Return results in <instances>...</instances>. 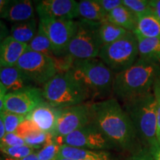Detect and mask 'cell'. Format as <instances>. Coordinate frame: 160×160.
I'll return each instance as SVG.
<instances>
[{
	"label": "cell",
	"instance_id": "cell-1",
	"mask_svg": "<svg viewBox=\"0 0 160 160\" xmlns=\"http://www.w3.org/2000/svg\"><path fill=\"white\" fill-rule=\"evenodd\" d=\"M116 148L133 153L143 147L134 126L116 98L91 103V122Z\"/></svg>",
	"mask_w": 160,
	"mask_h": 160
},
{
	"label": "cell",
	"instance_id": "cell-2",
	"mask_svg": "<svg viewBox=\"0 0 160 160\" xmlns=\"http://www.w3.org/2000/svg\"><path fill=\"white\" fill-rule=\"evenodd\" d=\"M160 77V64L138 58L131 67L115 74L113 94L122 102L153 91Z\"/></svg>",
	"mask_w": 160,
	"mask_h": 160
},
{
	"label": "cell",
	"instance_id": "cell-3",
	"mask_svg": "<svg viewBox=\"0 0 160 160\" xmlns=\"http://www.w3.org/2000/svg\"><path fill=\"white\" fill-rule=\"evenodd\" d=\"M69 71L85 88L91 99H105L113 93L115 73L98 57L74 59Z\"/></svg>",
	"mask_w": 160,
	"mask_h": 160
},
{
	"label": "cell",
	"instance_id": "cell-4",
	"mask_svg": "<svg viewBox=\"0 0 160 160\" xmlns=\"http://www.w3.org/2000/svg\"><path fill=\"white\" fill-rule=\"evenodd\" d=\"M122 103L142 145L149 149L157 146V109L153 91Z\"/></svg>",
	"mask_w": 160,
	"mask_h": 160
},
{
	"label": "cell",
	"instance_id": "cell-5",
	"mask_svg": "<svg viewBox=\"0 0 160 160\" xmlns=\"http://www.w3.org/2000/svg\"><path fill=\"white\" fill-rule=\"evenodd\" d=\"M46 102L57 109L87 102L90 96L85 88L68 71L57 73L42 88Z\"/></svg>",
	"mask_w": 160,
	"mask_h": 160
},
{
	"label": "cell",
	"instance_id": "cell-6",
	"mask_svg": "<svg viewBox=\"0 0 160 160\" xmlns=\"http://www.w3.org/2000/svg\"><path fill=\"white\" fill-rule=\"evenodd\" d=\"M98 58L115 74L125 71L139 58L137 36L133 32L128 31L117 41L103 45Z\"/></svg>",
	"mask_w": 160,
	"mask_h": 160
},
{
	"label": "cell",
	"instance_id": "cell-7",
	"mask_svg": "<svg viewBox=\"0 0 160 160\" xmlns=\"http://www.w3.org/2000/svg\"><path fill=\"white\" fill-rule=\"evenodd\" d=\"M101 23L78 20L77 31L69 43L66 54L74 59H93L99 57L102 47L99 37Z\"/></svg>",
	"mask_w": 160,
	"mask_h": 160
},
{
	"label": "cell",
	"instance_id": "cell-8",
	"mask_svg": "<svg viewBox=\"0 0 160 160\" xmlns=\"http://www.w3.org/2000/svg\"><path fill=\"white\" fill-rule=\"evenodd\" d=\"M17 67L38 85H44L58 73L54 58L28 50L20 58Z\"/></svg>",
	"mask_w": 160,
	"mask_h": 160
},
{
	"label": "cell",
	"instance_id": "cell-9",
	"mask_svg": "<svg viewBox=\"0 0 160 160\" xmlns=\"http://www.w3.org/2000/svg\"><path fill=\"white\" fill-rule=\"evenodd\" d=\"M60 145L92 151H108L116 146L91 122L64 137H54Z\"/></svg>",
	"mask_w": 160,
	"mask_h": 160
},
{
	"label": "cell",
	"instance_id": "cell-10",
	"mask_svg": "<svg viewBox=\"0 0 160 160\" xmlns=\"http://www.w3.org/2000/svg\"><path fill=\"white\" fill-rule=\"evenodd\" d=\"M39 24L48 37L54 57L66 54L68 47L77 28V21L40 18Z\"/></svg>",
	"mask_w": 160,
	"mask_h": 160
},
{
	"label": "cell",
	"instance_id": "cell-11",
	"mask_svg": "<svg viewBox=\"0 0 160 160\" xmlns=\"http://www.w3.org/2000/svg\"><path fill=\"white\" fill-rule=\"evenodd\" d=\"M91 122V103L85 102L59 109L54 137H64Z\"/></svg>",
	"mask_w": 160,
	"mask_h": 160
},
{
	"label": "cell",
	"instance_id": "cell-12",
	"mask_svg": "<svg viewBox=\"0 0 160 160\" xmlns=\"http://www.w3.org/2000/svg\"><path fill=\"white\" fill-rule=\"evenodd\" d=\"M44 101L42 88L31 86L8 93L5 99L4 110L26 117Z\"/></svg>",
	"mask_w": 160,
	"mask_h": 160
},
{
	"label": "cell",
	"instance_id": "cell-13",
	"mask_svg": "<svg viewBox=\"0 0 160 160\" xmlns=\"http://www.w3.org/2000/svg\"><path fill=\"white\" fill-rule=\"evenodd\" d=\"M34 3L39 19L73 20L79 17V2L74 0H41Z\"/></svg>",
	"mask_w": 160,
	"mask_h": 160
},
{
	"label": "cell",
	"instance_id": "cell-14",
	"mask_svg": "<svg viewBox=\"0 0 160 160\" xmlns=\"http://www.w3.org/2000/svg\"><path fill=\"white\" fill-rule=\"evenodd\" d=\"M58 117L59 109L44 101L30 112L26 119L33 122L41 131L52 134L57 126Z\"/></svg>",
	"mask_w": 160,
	"mask_h": 160
},
{
	"label": "cell",
	"instance_id": "cell-15",
	"mask_svg": "<svg viewBox=\"0 0 160 160\" xmlns=\"http://www.w3.org/2000/svg\"><path fill=\"white\" fill-rule=\"evenodd\" d=\"M27 49V44L19 42L9 36L0 44V65L2 67L17 66Z\"/></svg>",
	"mask_w": 160,
	"mask_h": 160
},
{
	"label": "cell",
	"instance_id": "cell-16",
	"mask_svg": "<svg viewBox=\"0 0 160 160\" xmlns=\"http://www.w3.org/2000/svg\"><path fill=\"white\" fill-rule=\"evenodd\" d=\"M0 82L5 86L8 93L19 91L34 85L17 66L2 67Z\"/></svg>",
	"mask_w": 160,
	"mask_h": 160
},
{
	"label": "cell",
	"instance_id": "cell-17",
	"mask_svg": "<svg viewBox=\"0 0 160 160\" xmlns=\"http://www.w3.org/2000/svg\"><path fill=\"white\" fill-rule=\"evenodd\" d=\"M57 157L72 160H114L111 153L108 151H92L66 145L60 146Z\"/></svg>",
	"mask_w": 160,
	"mask_h": 160
},
{
	"label": "cell",
	"instance_id": "cell-18",
	"mask_svg": "<svg viewBox=\"0 0 160 160\" xmlns=\"http://www.w3.org/2000/svg\"><path fill=\"white\" fill-rule=\"evenodd\" d=\"M31 0L11 1L4 19L16 24L35 18V8Z\"/></svg>",
	"mask_w": 160,
	"mask_h": 160
},
{
	"label": "cell",
	"instance_id": "cell-19",
	"mask_svg": "<svg viewBox=\"0 0 160 160\" xmlns=\"http://www.w3.org/2000/svg\"><path fill=\"white\" fill-rule=\"evenodd\" d=\"M107 21L122 28L128 31L135 32L137 27L138 18L122 4L108 13Z\"/></svg>",
	"mask_w": 160,
	"mask_h": 160
},
{
	"label": "cell",
	"instance_id": "cell-20",
	"mask_svg": "<svg viewBox=\"0 0 160 160\" xmlns=\"http://www.w3.org/2000/svg\"><path fill=\"white\" fill-rule=\"evenodd\" d=\"M134 33L138 41L139 58L160 64V39L146 38Z\"/></svg>",
	"mask_w": 160,
	"mask_h": 160
},
{
	"label": "cell",
	"instance_id": "cell-21",
	"mask_svg": "<svg viewBox=\"0 0 160 160\" xmlns=\"http://www.w3.org/2000/svg\"><path fill=\"white\" fill-rule=\"evenodd\" d=\"M108 13L104 11L98 0H82L79 2V17L82 19L95 22L107 20Z\"/></svg>",
	"mask_w": 160,
	"mask_h": 160
},
{
	"label": "cell",
	"instance_id": "cell-22",
	"mask_svg": "<svg viewBox=\"0 0 160 160\" xmlns=\"http://www.w3.org/2000/svg\"><path fill=\"white\" fill-rule=\"evenodd\" d=\"M38 26L39 24H37L36 17L28 21L13 24L10 36L19 42L28 45L37 34Z\"/></svg>",
	"mask_w": 160,
	"mask_h": 160
},
{
	"label": "cell",
	"instance_id": "cell-23",
	"mask_svg": "<svg viewBox=\"0 0 160 160\" xmlns=\"http://www.w3.org/2000/svg\"><path fill=\"white\" fill-rule=\"evenodd\" d=\"M137 18V30L133 33L143 37L160 39V20L153 13Z\"/></svg>",
	"mask_w": 160,
	"mask_h": 160
},
{
	"label": "cell",
	"instance_id": "cell-24",
	"mask_svg": "<svg viewBox=\"0 0 160 160\" xmlns=\"http://www.w3.org/2000/svg\"><path fill=\"white\" fill-rule=\"evenodd\" d=\"M27 50L54 57V53H53V47H52L51 41L39 24L38 26L37 34L28 44Z\"/></svg>",
	"mask_w": 160,
	"mask_h": 160
},
{
	"label": "cell",
	"instance_id": "cell-25",
	"mask_svg": "<svg viewBox=\"0 0 160 160\" xmlns=\"http://www.w3.org/2000/svg\"><path fill=\"white\" fill-rule=\"evenodd\" d=\"M128 32V31L125 29L109 22L107 20L102 22L99 28V37L102 46L117 41L124 37Z\"/></svg>",
	"mask_w": 160,
	"mask_h": 160
},
{
	"label": "cell",
	"instance_id": "cell-26",
	"mask_svg": "<svg viewBox=\"0 0 160 160\" xmlns=\"http://www.w3.org/2000/svg\"><path fill=\"white\" fill-rule=\"evenodd\" d=\"M0 117L5 125L6 133H15L19 125L26 118L25 116L17 114L5 110L0 111Z\"/></svg>",
	"mask_w": 160,
	"mask_h": 160
},
{
	"label": "cell",
	"instance_id": "cell-27",
	"mask_svg": "<svg viewBox=\"0 0 160 160\" xmlns=\"http://www.w3.org/2000/svg\"><path fill=\"white\" fill-rule=\"evenodd\" d=\"M60 146L51 134L45 145L37 152V157L39 160H56L59 154Z\"/></svg>",
	"mask_w": 160,
	"mask_h": 160
},
{
	"label": "cell",
	"instance_id": "cell-28",
	"mask_svg": "<svg viewBox=\"0 0 160 160\" xmlns=\"http://www.w3.org/2000/svg\"><path fill=\"white\" fill-rule=\"evenodd\" d=\"M122 4L137 17L152 13L150 0H122Z\"/></svg>",
	"mask_w": 160,
	"mask_h": 160
},
{
	"label": "cell",
	"instance_id": "cell-29",
	"mask_svg": "<svg viewBox=\"0 0 160 160\" xmlns=\"http://www.w3.org/2000/svg\"><path fill=\"white\" fill-rule=\"evenodd\" d=\"M33 148L28 145L19 147H1L0 151L7 156L8 158L13 159H19L35 153Z\"/></svg>",
	"mask_w": 160,
	"mask_h": 160
},
{
	"label": "cell",
	"instance_id": "cell-30",
	"mask_svg": "<svg viewBox=\"0 0 160 160\" xmlns=\"http://www.w3.org/2000/svg\"><path fill=\"white\" fill-rule=\"evenodd\" d=\"M51 136V133L39 131L28 136L25 138L24 140H25L26 145L29 146L34 150L41 149L48 142Z\"/></svg>",
	"mask_w": 160,
	"mask_h": 160
},
{
	"label": "cell",
	"instance_id": "cell-31",
	"mask_svg": "<svg viewBox=\"0 0 160 160\" xmlns=\"http://www.w3.org/2000/svg\"><path fill=\"white\" fill-rule=\"evenodd\" d=\"M39 131H41L38 128V126L33 122H32L31 120L25 118V119L17 128L15 133H17L19 137H22L24 139L25 138L28 137V136Z\"/></svg>",
	"mask_w": 160,
	"mask_h": 160
},
{
	"label": "cell",
	"instance_id": "cell-32",
	"mask_svg": "<svg viewBox=\"0 0 160 160\" xmlns=\"http://www.w3.org/2000/svg\"><path fill=\"white\" fill-rule=\"evenodd\" d=\"M153 93L155 97L156 109L157 118V142L160 146V77L158 78L153 88Z\"/></svg>",
	"mask_w": 160,
	"mask_h": 160
},
{
	"label": "cell",
	"instance_id": "cell-33",
	"mask_svg": "<svg viewBox=\"0 0 160 160\" xmlns=\"http://www.w3.org/2000/svg\"><path fill=\"white\" fill-rule=\"evenodd\" d=\"M26 145L25 140L15 133H6L0 144L1 147H19Z\"/></svg>",
	"mask_w": 160,
	"mask_h": 160
},
{
	"label": "cell",
	"instance_id": "cell-34",
	"mask_svg": "<svg viewBox=\"0 0 160 160\" xmlns=\"http://www.w3.org/2000/svg\"><path fill=\"white\" fill-rule=\"evenodd\" d=\"M127 160H154L148 148L142 147L139 151L131 153Z\"/></svg>",
	"mask_w": 160,
	"mask_h": 160
},
{
	"label": "cell",
	"instance_id": "cell-35",
	"mask_svg": "<svg viewBox=\"0 0 160 160\" xmlns=\"http://www.w3.org/2000/svg\"><path fill=\"white\" fill-rule=\"evenodd\" d=\"M98 2L102 6L104 11L108 13L122 5V0H98Z\"/></svg>",
	"mask_w": 160,
	"mask_h": 160
},
{
	"label": "cell",
	"instance_id": "cell-36",
	"mask_svg": "<svg viewBox=\"0 0 160 160\" xmlns=\"http://www.w3.org/2000/svg\"><path fill=\"white\" fill-rule=\"evenodd\" d=\"M150 5L153 14L160 20V0H150Z\"/></svg>",
	"mask_w": 160,
	"mask_h": 160
},
{
	"label": "cell",
	"instance_id": "cell-37",
	"mask_svg": "<svg viewBox=\"0 0 160 160\" xmlns=\"http://www.w3.org/2000/svg\"><path fill=\"white\" fill-rule=\"evenodd\" d=\"M10 36V31L7 25L0 19V44Z\"/></svg>",
	"mask_w": 160,
	"mask_h": 160
},
{
	"label": "cell",
	"instance_id": "cell-38",
	"mask_svg": "<svg viewBox=\"0 0 160 160\" xmlns=\"http://www.w3.org/2000/svg\"><path fill=\"white\" fill-rule=\"evenodd\" d=\"M8 91L5 86L0 82V111L4 110V104H5V99L7 95Z\"/></svg>",
	"mask_w": 160,
	"mask_h": 160
},
{
	"label": "cell",
	"instance_id": "cell-39",
	"mask_svg": "<svg viewBox=\"0 0 160 160\" xmlns=\"http://www.w3.org/2000/svg\"><path fill=\"white\" fill-rule=\"evenodd\" d=\"M10 2L9 0H0V19H4Z\"/></svg>",
	"mask_w": 160,
	"mask_h": 160
},
{
	"label": "cell",
	"instance_id": "cell-40",
	"mask_svg": "<svg viewBox=\"0 0 160 160\" xmlns=\"http://www.w3.org/2000/svg\"><path fill=\"white\" fill-rule=\"evenodd\" d=\"M154 160H160V146L158 145L153 148L150 149Z\"/></svg>",
	"mask_w": 160,
	"mask_h": 160
},
{
	"label": "cell",
	"instance_id": "cell-41",
	"mask_svg": "<svg viewBox=\"0 0 160 160\" xmlns=\"http://www.w3.org/2000/svg\"><path fill=\"white\" fill-rule=\"evenodd\" d=\"M5 134H6V131L5 128V125H4L2 119L1 117H0V144H1L2 140Z\"/></svg>",
	"mask_w": 160,
	"mask_h": 160
},
{
	"label": "cell",
	"instance_id": "cell-42",
	"mask_svg": "<svg viewBox=\"0 0 160 160\" xmlns=\"http://www.w3.org/2000/svg\"><path fill=\"white\" fill-rule=\"evenodd\" d=\"M6 160H39V158L37 157V152H35V153H32V154L28 156V157H26L25 158H22V159H9V158H8Z\"/></svg>",
	"mask_w": 160,
	"mask_h": 160
},
{
	"label": "cell",
	"instance_id": "cell-43",
	"mask_svg": "<svg viewBox=\"0 0 160 160\" xmlns=\"http://www.w3.org/2000/svg\"><path fill=\"white\" fill-rule=\"evenodd\" d=\"M56 160H72L70 159H65V158H62V157H57Z\"/></svg>",
	"mask_w": 160,
	"mask_h": 160
},
{
	"label": "cell",
	"instance_id": "cell-44",
	"mask_svg": "<svg viewBox=\"0 0 160 160\" xmlns=\"http://www.w3.org/2000/svg\"><path fill=\"white\" fill-rule=\"evenodd\" d=\"M1 68H2V66H1V65H0V70H1Z\"/></svg>",
	"mask_w": 160,
	"mask_h": 160
}]
</instances>
